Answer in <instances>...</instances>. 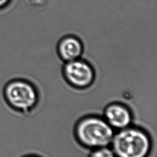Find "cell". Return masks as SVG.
Here are the masks:
<instances>
[{"label":"cell","mask_w":157,"mask_h":157,"mask_svg":"<svg viewBox=\"0 0 157 157\" xmlns=\"http://www.w3.org/2000/svg\"><path fill=\"white\" fill-rule=\"evenodd\" d=\"M111 144L116 157H147L151 147L146 132L130 126L114 134Z\"/></svg>","instance_id":"obj_1"},{"label":"cell","mask_w":157,"mask_h":157,"mask_svg":"<svg viewBox=\"0 0 157 157\" xmlns=\"http://www.w3.org/2000/svg\"><path fill=\"white\" fill-rule=\"evenodd\" d=\"M75 136L84 147L96 149L111 144L114 132L104 118L90 116L79 121L75 127Z\"/></svg>","instance_id":"obj_2"},{"label":"cell","mask_w":157,"mask_h":157,"mask_svg":"<svg viewBox=\"0 0 157 157\" xmlns=\"http://www.w3.org/2000/svg\"><path fill=\"white\" fill-rule=\"evenodd\" d=\"M4 97L13 109L29 113L37 105L39 95L36 88L28 80L16 78L9 82L5 86Z\"/></svg>","instance_id":"obj_3"},{"label":"cell","mask_w":157,"mask_h":157,"mask_svg":"<svg viewBox=\"0 0 157 157\" xmlns=\"http://www.w3.org/2000/svg\"><path fill=\"white\" fill-rule=\"evenodd\" d=\"M63 73L67 82L77 88L88 87L94 78L92 66L81 58L66 62L63 67Z\"/></svg>","instance_id":"obj_4"},{"label":"cell","mask_w":157,"mask_h":157,"mask_svg":"<svg viewBox=\"0 0 157 157\" xmlns=\"http://www.w3.org/2000/svg\"><path fill=\"white\" fill-rule=\"evenodd\" d=\"M56 51L59 57L66 63L80 58L84 51V45L79 37L69 34L59 39Z\"/></svg>","instance_id":"obj_5"},{"label":"cell","mask_w":157,"mask_h":157,"mask_svg":"<svg viewBox=\"0 0 157 157\" xmlns=\"http://www.w3.org/2000/svg\"><path fill=\"white\" fill-rule=\"evenodd\" d=\"M104 119L113 129L126 128L131 123L132 117L129 109L125 105L113 103L109 105L104 113Z\"/></svg>","instance_id":"obj_6"},{"label":"cell","mask_w":157,"mask_h":157,"mask_svg":"<svg viewBox=\"0 0 157 157\" xmlns=\"http://www.w3.org/2000/svg\"><path fill=\"white\" fill-rule=\"evenodd\" d=\"M90 157H116V156L112 149L104 147L94 149Z\"/></svg>","instance_id":"obj_7"},{"label":"cell","mask_w":157,"mask_h":157,"mask_svg":"<svg viewBox=\"0 0 157 157\" xmlns=\"http://www.w3.org/2000/svg\"><path fill=\"white\" fill-rule=\"evenodd\" d=\"M12 0H0V10L6 8L11 2Z\"/></svg>","instance_id":"obj_8"},{"label":"cell","mask_w":157,"mask_h":157,"mask_svg":"<svg viewBox=\"0 0 157 157\" xmlns=\"http://www.w3.org/2000/svg\"><path fill=\"white\" fill-rule=\"evenodd\" d=\"M28 1H29V2L34 4V3H36L37 1H39V0H27Z\"/></svg>","instance_id":"obj_9"},{"label":"cell","mask_w":157,"mask_h":157,"mask_svg":"<svg viewBox=\"0 0 157 157\" xmlns=\"http://www.w3.org/2000/svg\"><path fill=\"white\" fill-rule=\"evenodd\" d=\"M24 157H37V156H34V155H26Z\"/></svg>","instance_id":"obj_10"}]
</instances>
